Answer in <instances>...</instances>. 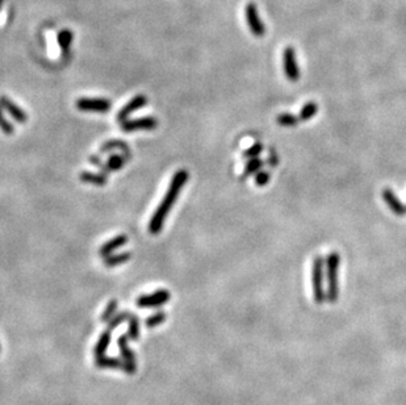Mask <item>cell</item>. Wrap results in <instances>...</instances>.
Returning a JSON list of instances; mask_svg holds the SVG:
<instances>
[{
	"mask_svg": "<svg viewBox=\"0 0 406 405\" xmlns=\"http://www.w3.org/2000/svg\"><path fill=\"white\" fill-rule=\"evenodd\" d=\"M188 178H190V174L184 168L178 170L173 174L172 179L170 182V186H168V190L166 191V195H164L162 201H160V204L158 205V208L153 213L151 218H150L149 232L151 235H158L162 230L164 220H166V217L170 213L171 208L173 207L177 199L179 198L180 191H182V188L184 187V184L188 181Z\"/></svg>",
	"mask_w": 406,
	"mask_h": 405,
	"instance_id": "1",
	"label": "cell"
},
{
	"mask_svg": "<svg viewBox=\"0 0 406 405\" xmlns=\"http://www.w3.org/2000/svg\"><path fill=\"white\" fill-rule=\"evenodd\" d=\"M339 266L340 255L338 251H331L326 257L325 267H326V300L330 303L338 302L339 296Z\"/></svg>",
	"mask_w": 406,
	"mask_h": 405,
	"instance_id": "2",
	"label": "cell"
},
{
	"mask_svg": "<svg viewBox=\"0 0 406 405\" xmlns=\"http://www.w3.org/2000/svg\"><path fill=\"white\" fill-rule=\"evenodd\" d=\"M323 280H325V259L321 255H317L312 262V290H313V300L317 304L326 302V290L323 287Z\"/></svg>",
	"mask_w": 406,
	"mask_h": 405,
	"instance_id": "3",
	"label": "cell"
},
{
	"mask_svg": "<svg viewBox=\"0 0 406 405\" xmlns=\"http://www.w3.org/2000/svg\"><path fill=\"white\" fill-rule=\"evenodd\" d=\"M245 17H246V23L251 33L258 38H262L266 34V27H264L263 20L260 19L259 12H258L257 6L254 3H247L245 7Z\"/></svg>",
	"mask_w": 406,
	"mask_h": 405,
	"instance_id": "4",
	"label": "cell"
},
{
	"mask_svg": "<svg viewBox=\"0 0 406 405\" xmlns=\"http://www.w3.org/2000/svg\"><path fill=\"white\" fill-rule=\"evenodd\" d=\"M283 66L286 79L289 82H297L300 79V69L297 64L296 50L292 46H286L283 51Z\"/></svg>",
	"mask_w": 406,
	"mask_h": 405,
	"instance_id": "5",
	"label": "cell"
},
{
	"mask_svg": "<svg viewBox=\"0 0 406 405\" xmlns=\"http://www.w3.org/2000/svg\"><path fill=\"white\" fill-rule=\"evenodd\" d=\"M170 292L166 290H158L150 295H141L136 303L140 308H158L170 302Z\"/></svg>",
	"mask_w": 406,
	"mask_h": 405,
	"instance_id": "6",
	"label": "cell"
},
{
	"mask_svg": "<svg viewBox=\"0 0 406 405\" xmlns=\"http://www.w3.org/2000/svg\"><path fill=\"white\" fill-rule=\"evenodd\" d=\"M158 127V120L153 116H146V118L132 119V120H125L121 123V131L125 133H132L137 131H153Z\"/></svg>",
	"mask_w": 406,
	"mask_h": 405,
	"instance_id": "7",
	"label": "cell"
},
{
	"mask_svg": "<svg viewBox=\"0 0 406 405\" xmlns=\"http://www.w3.org/2000/svg\"><path fill=\"white\" fill-rule=\"evenodd\" d=\"M77 108L83 112H96V113H107L110 109V101L107 99H91V97H80L75 103Z\"/></svg>",
	"mask_w": 406,
	"mask_h": 405,
	"instance_id": "8",
	"label": "cell"
},
{
	"mask_svg": "<svg viewBox=\"0 0 406 405\" xmlns=\"http://www.w3.org/2000/svg\"><path fill=\"white\" fill-rule=\"evenodd\" d=\"M128 334H123L120 335V338H119V348H120V352H121V355H123L124 358V370H125V372H128V374H133L134 371H136V362H134V359H136V357H134V354L132 352H130L129 346H128Z\"/></svg>",
	"mask_w": 406,
	"mask_h": 405,
	"instance_id": "9",
	"label": "cell"
},
{
	"mask_svg": "<svg viewBox=\"0 0 406 405\" xmlns=\"http://www.w3.org/2000/svg\"><path fill=\"white\" fill-rule=\"evenodd\" d=\"M0 108L6 110V112H8L12 116V119L15 121H17V123H20V124H25L27 123V113L16 103L11 100L8 96H4V95L0 96Z\"/></svg>",
	"mask_w": 406,
	"mask_h": 405,
	"instance_id": "10",
	"label": "cell"
},
{
	"mask_svg": "<svg viewBox=\"0 0 406 405\" xmlns=\"http://www.w3.org/2000/svg\"><path fill=\"white\" fill-rule=\"evenodd\" d=\"M146 104H147V97L145 96V95H137V96H134L129 103L125 104V105L119 110V113H117V120L120 121V123H124L125 120H128L129 114H132L133 112H136V110L141 109V108L145 107Z\"/></svg>",
	"mask_w": 406,
	"mask_h": 405,
	"instance_id": "11",
	"label": "cell"
},
{
	"mask_svg": "<svg viewBox=\"0 0 406 405\" xmlns=\"http://www.w3.org/2000/svg\"><path fill=\"white\" fill-rule=\"evenodd\" d=\"M383 199L385 201V204L390 208V211L396 216H405L406 214V207L403 205V203L398 199L394 191L390 190V188H384L383 190Z\"/></svg>",
	"mask_w": 406,
	"mask_h": 405,
	"instance_id": "12",
	"label": "cell"
},
{
	"mask_svg": "<svg viewBox=\"0 0 406 405\" xmlns=\"http://www.w3.org/2000/svg\"><path fill=\"white\" fill-rule=\"evenodd\" d=\"M128 241H129L128 236L125 235L116 236V237H113L112 240H109V241H107L105 244L101 245V248H100L99 250V254L103 258L108 257V255H112L117 249L123 248L124 245H127Z\"/></svg>",
	"mask_w": 406,
	"mask_h": 405,
	"instance_id": "13",
	"label": "cell"
},
{
	"mask_svg": "<svg viewBox=\"0 0 406 405\" xmlns=\"http://www.w3.org/2000/svg\"><path fill=\"white\" fill-rule=\"evenodd\" d=\"M79 178L83 183L93 184V186H99V187H103L107 184V175L104 174H95V172H90V171H83V172H80Z\"/></svg>",
	"mask_w": 406,
	"mask_h": 405,
	"instance_id": "14",
	"label": "cell"
},
{
	"mask_svg": "<svg viewBox=\"0 0 406 405\" xmlns=\"http://www.w3.org/2000/svg\"><path fill=\"white\" fill-rule=\"evenodd\" d=\"M132 258V253L130 251H124V253H119V254H112L104 258V265L107 267H116L119 265L127 263L130 261Z\"/></svg>",
	"mask_w": 406,
	"mask_h": 405,
	"instance_id": "15",
	"label": "cell"
},
{
	"mask_svg": "<svg viewBox=\"0 0 406 405\" xmlns=\"http://www.w3.org/2000/svg\"><path fill=\"white\" fill-rule=\"evenodd\" d=\"M109 343H110V331L107 330V331H104L103 334L100 335V339L97 341L95 349H93V353H95V357H96V359L101 358V357L105 355V352H107V349H108V346H109Z\"/></svg>",
	"mask_w": 406,
	"mask_h": 405,
	"instance_id": "16",
	"label": "cell"
},
{
	"mask_svg": "<svg viewBox=\"0 0 406 405\" xmlns=\"http://www.w3.org/2000/svg\"><path fill=\"white\" fill-rule=\"evenodd\" d=\"M73 40H74V33L71 32V30L62 29L58 32V34H57L58 45H60L61 50L64 51V53H67V51L70 50V46H71V42H73Z\"/></svg>",
	"mask_w": 406,
	"mask_h": 405,
	"instance_id": "17",
	"label": "cell"
},
{
	"mask_svg": "<svg viewBox=\"0 0 406 405\" xmlns=\"http://www.w3.org/2000/svg\"><path fill=\"white\" fill-rule=\"evenodd\" d=\"M263 164L264 162L262 161V159H259L258 157L249 159L246 166H245V170H243L242 178H247L250 177V175L255 174V172H259L260 168H263Z\"/></svg>",
	"mask_w": 406,
	"mask_h": 405,
	"instance_id": "18",
	"label": "cell"
},
{
	"mask_svg": "<svg viewBox=\"0 0 406 405\" xmlns=\"http://www.w3.org/2000/svg\"><path fill=\"white\" fill-rule=\"evenodd\" d=\"M317 112H318V104L314 103V101H309V103L305 104V105L301 108V110H300L299 114L300 121L310 120L313 116H316Z\"/></svg>",
	"mask_w": 406,
	"mask_h": 405,
	"instance_id": "19",
	"label": "cell"
},
{
	"mask_svg": "<svg viewBox=\"0 0 406 405\" xmlns=\"http://www.w3.org/2000/svg\"><path fill=\"white\" fill-rule=\"evenodd\" d=\"M125 162L127 161H125V157H124V155H120V154L110 155V157L108 158L107 164H105V167H104L103 171L108 172V171L120 170L124 164H125Z\"/></svg>",
	"mask_w": 406,
	"mask_h": 405,
	"instance_id": "20",
	"label": "cell"
},
{
	"mask_svg": "<svg viewBox=\"0 0 406 405\" xmlns=\"http://www.w3.org/2000/svg\"><path fill=\"white\" fill-rule=\"evenodd\" d=\"M299 116H295L292 113H280L276 118V123L280 127H296L299 124Z\"/></svg>",
	"mask_w": 406,
	"mask_h": 405,
	"instance_id": "21",
	"label": "cell"
},
{
	"mask_svg": "<svg viewBox=\"0 0 406 405\" xmlns=\"http://www.w3.org/2000/svg\"><path fill=\"white\" fill-rule=\"evenodd\" d=\"M129 321V330H128V337L132 339H138L140 337V320L137 316L130 315V317L128 318Z\"/></svg>",
	"mask_w": 406,
	"mask_h": 405,
	"instance_id": "22",
	"label": "cell"
},
{
	"mask_svg": "<svg viewBox=\"0 0 406 405\" xmlns=\"http://www.w3.org/2000/svg\"><path fill=\"white\" fill-rule=\"evenodd\" d=\"M96 365L99 367H104V368H119L121 367V361L117 358H109V357H101V358L96 359Z\"/></svg>",
	"mask_w": 406,
	"mask_h": 405,
	"instance_id": "23",
	"label": "cell"
},
{
	"mask_svg": "<svg viewBox=\"0 0 406 405\" xmlns=\"http://www.w3.org/2000/svg\"><path fill=\"white\" fill-rule=\"evenodd\" d=\"M164 321H166V313L159 311V312H157V313H154V315L149 316V317L146 318L145 324H146L147 328H155V326H158V325L163 324Z\"/></svg>",
	"mask_w": 406,
	"mask_h": 405,
	"instance_id": "24",
	"label": "cell"
},
{
	"mask_svg": "<svg viewBox=\"0 0 406 405\" xmlns=\"http://www.w3.org/2000/svg\"><path fill=\"white\" fill-rule=\"evenodd\" d=\"M117 305H119L117 300H110V302L108 303L107 307H105V309H104L103 315H101V318H100V320H101V321H110L112 317L114 316V313H116Z\"/></svg>",
	"mask_w": 406,
	"mask_h": 405,
	"instance_id": "25",
	"label": "cell"
},
{
	"mask_svg": "<svg viewBox=\"0 0 406 405\" xmlns=\"http://www.w3.org/2000/svg\"><path fill=\"white\" fill-rule=\"evenodd\" d=\"M130 315H132V313H129V312H121V313H119V315L113 316L112 320L109 321V324H108V330L109 331L113 330V329L117 328L119 325L123 324L125 320H128V318L130 317Z\"/></svg>",
	"mask_w": 406,
	"mask_h": 405,
	"instance_id": "26",
	"label": "cell"
},
{
	"mask_svg": "<svg viewBox=\"0 0 406 405\" xmlns=\"http://www.w3.org/2000/svg\"><path fill=\"white\" fill-rule=\"evenodd\" d=\"M0 131L3 132L4 134H8V136L15 132L14 124H12L8 119H6V116H4L3 109H2V108H0Z\"/></svg>",
	"mask_w": 406,
	"mask_h": 405,
	"instance_id": "27",
	"label": "cell"
},
{
	"mask_svg": "<svg viewBox=\"0 0 406 405\" xmlns=\"http://www.w3.org/2000/svg\"><path fill=\"white\" fill-rule=\"evenodd\" d=\"M263 151V144L260 142H257V144L251 145L250 147H247L246 150L243 151V157L247 158V159H251V158H257L258 155Z\"/></svg>",
	"mask_w": 406,
	"mask_h": 405,
	"instance_id": "28",
	"label": "cell"
},
{
	"mask_svg": "<svg viewBox=\"0 0 406 405\" xmlns=\"http://www.w3.org/2000/svg\"><path fill=\"white\" fill-rule=\"evenodd\" d=\"M114 149H120V150H123V151H127L128 146L124 144V142H121V141H119V140L108 141V142H105V144L101 146V151H103V153H105V151L114 150Z\"/></svg>",
	"mask_w": 406,
	"mask_h": 405,
	"instance_id": "29",
	"label": "cell"
},
{
	"mask_svg": "<svg viewBox=\"0 0 406 405\" xmlns=\"http://www.w3.org/2000/svg\"><path fill=\"white\" fill-rule=\"evenodd\" d=\"M271 179V174L268 172V171H259L257 174V177H255V184H257L258 187H264V186H267L268 184V182H270Z\"/></svg>",
	"mask_w": 406,
	"mask_h": 405,
	"instance_id": "30",
	"label": "cell"
},
{
	"mask_svg": "<svg viewBox=\"0 0 406 405\" xmlns=\"http://www.w3.org/2000/svg\"><path fill=\"white\" fill-rule=\"evenodd\" d=\"M90 163L95 164V166H99V167L101 168V170H104V167H105V166H104V164L101 163V161H100V158L96 157V155H93V157H90Z\"/></svg>",
	"mask_w": 406,
	"mask_h": 405,
	"instance_id": "31",
	"label": "cell"
},
{
	"mask_svg": "<svg viewBox=\"0 0 406 405\" xmlns=\"http://www.w3.org/2000/svg\"><path fill=\"white\" fill-rule=\"evenodd\" d=\"M3 3H4V0H0V11H2V7H3Z\"/></svg>",
	"mask_w": 406,
	"mask_h": 405,
	"instance_id": "32",
	"label": "cell"
}]
</instances>
